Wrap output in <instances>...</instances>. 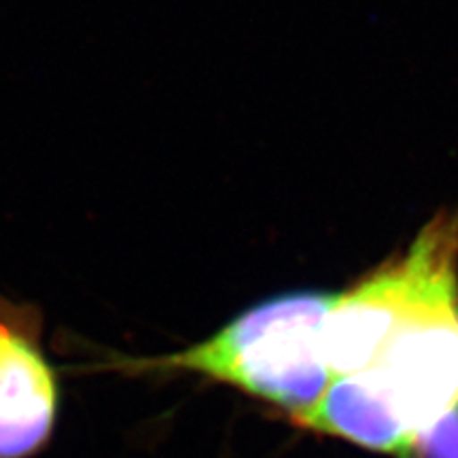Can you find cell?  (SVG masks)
I'll return each mask as SVG.
<instances>
[{"instance_id": "1", "label": "cell", "mask_w": 458, "mask_h": 458, "mask_svg": "<svg viewBox=\"0 0 458 458\" xmlns=\"http://www.w3.org/2000/svg\"><path fill=\"white\" fill-rule=\"evenodd\" d=\"M334 300L320 291L274 295L182 351L157 357L111 354L89 369L134 377L196 376L236 388L297 425L329 386L323 329Z\"/></svg>"}, {"instance_id": "2", "label": "cell", "mask_w": 458, "mask_h": 458, "mask_svg": "<svg viewBox=\"0 0 458 458\" xmlns=\"http://www.w3.org/2000/svg\"><path fill=\"white\" fill-rule=\"evenodd\" d=\"M458 215L422 229L394 257L346 293L335 295L323 329V352L335 377L369 369L391 335L411 318L458 306Z\"/></svg>"}, {"instance_id": "3", "label": "cell", "mask_w": 458, "mask_h": 458, "mask_svg": "<svg viewBox=\"0 0 458 458\" xmlns=\"http://www.w3.org/2000/svg\"><path fill=\"white\" fill-rule=\"evenodd\" d=\"M43 331L37 306L0 295V458H37L54 439L62 391Z\"/></svg>"}, {"instance_id": "4", "label": "cell", "mask_w": 458, "mask_h": 458, "mask_svg": "<svg viewBox=\"0 0 458 458\" xmlns=\"http://www.w3.org/2000/svg\"><path fill=\"white\" fill-rule=\"evenodd\" d=\"M418 435L458 408V306L411 318L365 369Z\"/></svg>"}, {"instance_id": "5", "label": "cell", "mask_w": 458, "mask_h": 458, "mask_svg": "<svg viewBox=\"0 0 458 458\" xmlns=\"http://www.w3.org/2000/svg\"><path fill=\"white\" fill-rule=\"evenodd\" d=\"M297 427L335 435L394 458H416L418 435L405 428L368 371L335 377Z\"/></svg>"}, {"instance_id": "6", "label": "cell", "mask_w": 458, "mask_h": 458, "mask_svg": "<svg viewBox=\"0 0 458 458\" xmlns=\"http://www.w3.org/2000/svg\"><path fill=\"white\" fill-rule=\"evenodd\" d=\"M416 450L422 452V458H458V408L418 433Z\"/></svg>"}]
</instances>
